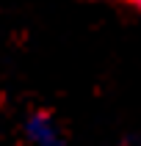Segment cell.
Listing matches in <instances>:
<instances>
[{
    "instance_id": "obj_1",
    "label": "cell",
    "mask_w": 141,
    "mask_h": 146,
    "mask_svg": "<svg viewBox=\"0 0 141 146\" xmlns=\"http://www.w3.org/2000/svg\"><path fill=\"white\" fill-rule=\"evenodd\" d=\"M22 138L28 146H64L66 132L50 110H33L22 119Z\"/></svg>"
},
{
    "instance_id": "obj_2",
    "label": "cell",
    "mask_w": 141,
    "mask_h": 146,
    "mask_svg": "<svg viewBox=\"0 0 141 146\" xmlns=\"http://www.w3.org/2000/svg\"><path fill=\"white\" fill-rule=\"evenodd\" d=\"M124 3H127L133 11H138V14H141V0H124Z\"/></svg>"
}]
</instances>
